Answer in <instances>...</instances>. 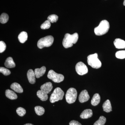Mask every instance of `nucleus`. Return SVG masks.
Segmentation results:
<instances>
[{"label":"nucleus","mask_w":125,"mask_h":125,"mask_svg":"<svg viewBox=\"0 0 125 125\" xmlns=\"http://www.w3.org/2000/svg\"><path fill=\"white\" fill-rule=\"evenodd\" d=\"M9 19V16L7 14L3 13L0 17V22L1 23L5 24L8 22Z\"/></svg>","instance_id":"23"},{"label":"nucleus","mask_w":125,"mask_h":125,"mask_svg":"<svg viewBox=\"0 0 125 125\" xmlns=\"http://www.w3.org/2000/svg\"><path fill=\"white\" fill-rule=\"evenodd\" d=\"M90 96L87 90H83L80 93L79 96V101L81 103L87 102L89 100Z\"/></svg>","instance_id":"9"},{"label":"nucleus","mask_w":125,"mask_h":125,"mask_svg":"<svg viewBox=\"0 0 125 125\" xmlns=\"http://www.w3.org/2000/svg\"><path fill=\"white\" fill-rule=\"evenodd\" d=\"M93 113L91 109H86L84 110L81 114V118L83 119H87L90 118L93 115Z\"/></svg>","instance_id":"14"},{"label":"nucleus","mask_w":125,"mask_h":125,"mask_svg":"<svg viewBox=\"0 0 125 125\" xmlns=\"http://www.w3.org/2000/svg\"><path fill=\"white\" fill-rule=\"evenodd\" d=\"M106 119L105 117L101 116L99 119L94 124V125H104L106 123Z\"/></svg>","instance_id":"24"},{"label":"nucleus","mask_w":125,"mask_h":125,"mask_svg":"<svg viewBox=\"0 0 125 125\" xmlns=\"http://www.w3.org/2000/svg\"><path fill=\"white\" fill-rule=\"evenodd\" d=\"M114 44L117 49H125V41L121 39H116L114 41Z\"/></svg>","instance_id":"12"},{"label":"nucleus","mask_w":125,"mask_h":125,"mask_svg":"<svg viewBox=\"0 0 125 125\" xmlns=\"http://www.w3.org/2000/svg\"><path fill=\"white\" fill-rule=\"evenodd\" d=\"M53 87L51 82H48L43 84L40 87L41 90L47 94H49L52 91Z\"/></svg>","instance_id":"10"},{"label":"nucleus","mask_w":125,"mask_h":125,"mask_svg":"<svg viewBox=\"0 0 125 125\" xmlns=\"http://www.w3.org/2000/svg\"><path fill=\"white\" fill-rule=\"evenodd\" d=\"M78 38L79 35L77 33H74L73 34H66L62 41V45L66 48L71 47L73 46L74 44H75L77 42Z\"/></svg>","instance_id":"1"},{"label":"nucleus","mask_w":125,"mask_h":125,"mask_svg":"<svg viewBox=\"0 0 125 125\" xmlns=\"http://www.w3.org/2000/svg\"><path fill=\"white\" fill-rule=\"evenodd\" d=\"M54 37L52 36H48L39 39L38 42L37 46L39 48L42 49L45 47L51 46L54 42Z\"/></svg>","instance_id":"4"},{"label":"nucleus","mask_w":125,"mask_h":125,"mask_svg":"<svg viewBox=\"0 0 125 125\" xmlns=\"http://www.w3.org/2000/svg\"><path fill=\"white\" fill-rule=\"evenodd\" d=\"M70 125H82L80 123L76 121L72 120L69 123Z\"/></svg>","instance_id":"31"},{"label":"nucleus","mask_w":125,"mask_h":125,"mask_svg":"<svg viewBox=\"0 0 125 125\" xmlns=\"http://www.w3.org/2000/svg\"><path fill=\"white\" fill-rule=\"evenodd\" d=\"M34 110L36 114L39 116L42 115L45 112L44 108L40 106H36L34 108Z\"/></svg>","instance_id":"22"},{"label":"nucleus","mask_w":125,"mask_h":125,"mask_svg":"<svg viewBox=\"0 0 125 125\" xmlns=\"http://www.w3.org/2000/svg\"><path fill=\"white\" fill-rule=\"evenodd\" d=\"M75 70L78 74L83 75L88 72V69L87 66L83 62H78L75 66Z\"/></svg>","instance_id":"8"},{"label":"nucleus","mask_w":125,"mask_h":125,"mask_svg":"<svg viewBox=\"0 0 125 125\" xmlns=\"http://www.w3.org/2000/svg\"><path fill=\"white\" fill-rule=\"evenodd\" d=\"M33 125L32 124H30V123H27V124H25V125Z\"/></svg>","instance_id":"32"},{"label":"nucleus","mask_w":125,"mask_h":125,"mask_svg":"<svg viewBox=\"0 0 125 125\" xmlns=\"http://www.w3.org/2000/svg\"><path fill=\"white\" fill-rule=\"evenodd\" d=\"M87 62L89 65L94 69H99L102 66V62L98 58L97 53L91 54L88 56Z\"/></svg>","instance_id":"3"},{"label":"nucleus","mask_w":125,"mask_h":125,"mask_svg":"<svg viewBox=\"0 0 125 125\" xmlns=\"http://www.w3.org/2000/svg\"><path fill=\"white\" fill-rule=\"evenodd\" d=\"M27 78L30 83L32 84H33L36 83L35 73L32 69H30L28 71L27 73Z\"/></svg>","instance_id":"11"},{"label":"nucleus","mask_w":125,"mask_h":125,"mask_svg":"<svg viewBox=\"0 0 125 125\" xmlns=\"http://www.w3.org/2000/svg\"><path fill=\"white\" fill-rule=\"evenodd\" d=\"M51 26V22L48 20H47L42 24L40 28L42 29L45 30L49 29Z\"/></svg>","instance_id":"28"},{"label":"nucleus","mask_w":125,"mask_h":125,"mask_svg":"<svg viewBox=\"0 0 125 125\" xmlns=\"http://www.w3.org/2000/svg\"><path fill=\"white\" fill-rule=\"evenodd\" d=\"M58 20V16L55 14L51 15L48 16L47 18V20L52 23L56 22Z\"/></svg>","instance_id":"25"},{"label":"nucleus","mask_w":125,"mask_h":125,"mask_svg":"<svg viewBox=\"0 0 125 125\" xmlns=\"http://www.w3.org/2000/svg\"><path fill=\"white\" fill-rule=\"evenodd\" d=\"M5 66L8 68H14L15 67V64L14 62L13 58L9 57L6 59L4 63Z\"/></svg>","instance_id":"17"},{"label":"nucleus","mask_w":125,"mask_h":125,"mask_svg":"<svg viewBox=\"0 0 125 125\" xmlns=\"http://www.w3.org/2000/svg\"><path fill=\"white\" fill-rule=\"evenodd\" d=\"M123 5L125 6V0H124V2H123Z\"/></svg>","instance_id":"33"},{"label":"nucleus","mask_w":125,"mask_h":125,"mask_svg":"<svg viewBox=\"0 0 125 125\" xmlns=\"http://www.w3.org/2000/svg\"><path fill=\"white\" fill-rule=\"evenodd\" d=\"M48 78L55 83H60L64 80V77L62 74L56 73L53 70H50L48 72Z\"/></svg>","instance_id":"7"},{"label":"nucleus","mask_w":125,"mask_h":125,"mask_svg":"<svg viewBox=\"0 0 125 125\" xmlns=\"http://www.w3.org/2000/svg\"><path fill=\"white\" fill-rule=\"evenodd\" d=\"M5 95L7 98L14 100L18 98V96L12 90L10 89H7L5 91Z\"/></svg>","instance_id":"16"},{"label":"nucleus","mask_w":125,"mask_h":125,"mask_svg":"<svg viewBox=\"0 0 125 125\" xmlns=\"http://www.w3.org/2000/svg\"><path fill=\"white\" fill-rule=\"evenodd\" d=\"M77 97V92L74 88H70L66 94L65 98L66 102L70 104L74 103L76 101Z\"/></svg>","instance_id":"6"},{"label":"nucleus","mask_w":125,"mask_h":125,"mask_svg":"<svg viewBox=\"0 0 125 125\" xmlns=\"http://www.w3.org/2000/svg\"><path fill=\"white\" fill-rule=\"evenodd\" d=\"M104 111L107 113L110 112L112 111V107L111 103L109 100H106L104 103L103 105Z\"/></svg>","instance_id":"18"},{"label":"nucleus","mask_w":125,"mask_h":125,"mask_svg":"<svg viewBox=\"0 0 125 125\" xmlns=\"http://www.w3.org/2000/svg\"><path fill=\"white\" fill-rule=\"evenodd\" d=\"M64 94V93L61 88L59 87L56 88L50 97V102L51 103H54L62 100Z\"/></svg>","instance_id":"5"},{"label":"nucleus","mask_w":125,"mask_h":125,"mask_svg":"<svg viewBox=\"0 0 125 125\" xmlns=\"http://www.w3.org/2000/svg\"><path fill=\"white\" fill-rule=\"evenodd\" d=\"M109 27V23L107 21H102L98 26L94 28V33L97 36H100L104 35L108 32Z\"/></svg>","instance_id":"2"},{"label":"nucleus","mask_w":125,"mask_h":125,"mask_svg":"<svg viewBox=\"0 0 125 125\" xmlns=\"http://www.w3.org/2000/svg\"><path fill=\"white\" fill-rule=\"evenodd\" d=\"M18 39L21 43H24L28 39V34L25 31L21 32L18 36Z\"/></svg>","instance_id":"20"},{"label":"nucleus","mask_w":125,"mask_h":125,"mask_svg":"<svg viewBox=\"0 0 125 125\" xmlns=\"http://www.w3.org/2000/svg\"><path fill=\"white\" fill-rule=\"evenodd\" d=\"M37 96L40 99L41 101H46L48 99L47 94L44 93L42 90H39L37 92Z\"/></svg>","instance_id":"21"},{"label":"nucleus","mask_w":125,"mask_h":125,"mask_svg":"<svg viewBox=\"0 0 125 125\" xmlns=\"http://www.w3.org/2000/svg\"><path fill=\"white\" fill-rule=\"evenodd\" d=\"M0 72L5 76H7L10 74L11 72L8 69L4 67H0Z\"/></svg>","instance_id":"29"},{"label":"nucleus","mask_w":125,"mask_h":125,"mask_svg":"<svg viewBox=\"0 0 125 125\" xmlns=\"http://www.w3.org/2000/svg\"><path fill=\"white\" fill-rule=\"evenodd\" d=\"M101 101V97L98 94H96L93 96L91 101V104L94 106L98 105Z\"/></svg>","instance_id":"19"},{"label":"nucleus","mask_w":125,"mask_h":125,"mask_svg":"<svg viewBox=\"0 0 125 125\" xmlns=\"http://www.w3.org/2000/svg\"><path fill=\"white\" fill-rule=\"evenodd\" d=\"M16 113L19 116H23L26 114V110L22 107H18L16 109Z\"/></svg>","instance_id":"27"},{"label":"nucleus","mask_w":125,"mask_h":125,"mask_svg":"<svg viewBox=\"0 0 125 125\" xmlns=\"http://www.w3.org/2000/svg\"><path fill=\"white\" fill-rule=\"evenodd\" d=\"M6 43L3 41L0 42V52L2 53L5 51L6 49Z\"/></svg>","instance_id":"30"},{"label":"nucleus","mask_w":125,"mask_h":125,"mask_svg":"<svg viewBox=\"0 0 125 125\" xmlns=\"http://www.w3.org/2000/svg\"><path fill=\"white\" fill-rule=\"evenodd\" d=\"M116 58L118 59H124L125 58V51H119L115 54Z\"/></svg>","instance_id":"26"},{"label":"nucleus","mask_w":125,"mask_h":125,"mask_svg":"<svg viewBox=\"0 0 125 125\" xmlns=\"http://www.w3.org/2000/svg\"><path fill=\"white\" fill-rule=\"evenodd\" d=\"M10 88L15 92L19 93H22L23 92L22 88L21 85L18 83H13L10 85Z\"/></svg>","instance_id":"15"},{"label":"nucleus","mask_w":125,"mask_h":125,"mask_svg":"<svg viewBox=\"0 0 125 125\" xmlns=\"http://www.w3.org/2000/svg\"><path fill=\"white\" fill-rule=\"evenodd\" d=\"M46 71V67L43 66L40 69L37 68L34 70V73L36 78H39L45 74Z\"/></svg>","instance_id":"13"}]
</instances>
